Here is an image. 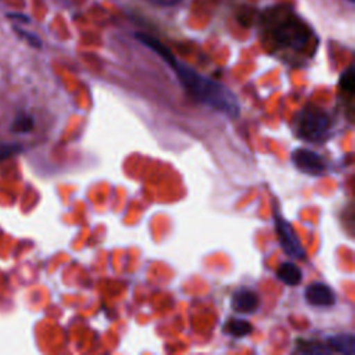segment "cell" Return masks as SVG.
I'll list each match as a JSON object with an SVG mask.
<instances>
[{"mask_svg":"<svg viewBox=\"0 0 355 355\" xmlns=\"http://www.w3.org/2000/svg\"><path fill=\"white\" fill-rule=\"evenodd\" d=\"M275 225H276V233H277L279 241H280L283 250L286 251V254H288L294 258H302L305 251H304L297 234L294 233L291 225L277 214L275 215Z\"/></svg>","mask_w":355,"mask_h":355,"instance_id":"277c9868","label":"cell"},{"mask_svg":"<svg viewBox=\"0 0 355 355\" xmlns=\"http://www.w3.org/2000/svg\"><path fill=\"white\" fill-rule=\"evenodd\" d=\"M35 121L29 114H18L11 125V130L17 133H28L33 129Z\"/></svg>","mask_w":355,"mask_h":355,"instance_id":"8fae6325","label":"cell"},{"mask_svg":"<svg viewBox=\"0 0 355 355\" xmlns=\"http://www.w3.org/2000/svg\"><path fill=\"white\" fill-rule=\"evenodd\" d=\"M305 300L315 306H330L336 302V295L327 284L315 282L305 288Z\"/></svg>","mask_w":355,"mask_h":355,"instance_id":"5b68a950","label":"cell"},{"mask_svg":"<svg viewBox=\"0 0 355 355\" xmlns=\"http://www.w3.org/2000/svg\"><path fill=\"white\" fill-rule=\"evenodd\" d=\"M331 126L329 115L320 108H305L300 114L298 121V133L302 139L308 141L322 140Z\"/></svg>","mask_w":355,"mask_h":355,"instance_id":"7a4b0ae2","label":"cell"},{"mask_svg":"<svg viewBox=\"0 0 355 355\" xmlns=\"http://www.w3.org/2000/svg\"><path fill=\"white\" fill-rule=\"evenodd\" d=\"M258 295L248 288H240L232 297V308L240 313H251L258 308Z\"/></svg>","mask_w":355,"mask_h":355,"instance_id":"52a82bcc","label":"cell"},{"mask_svg":"<svg viewBox=\"0 0 355 355\" xmlns=\"http://www.w3.org/2000/svg\"><path fill=\"white\" fill-rule=\"evenodd\" d=\"M14 31H15L22 39H25L32 47H36V49H40V47H42V40H40V37H39L37 35H35V33H32V32H28V31H25V29H21V28H18V26H14Z\"/></svg>","mask_w":355,"mask_h":355,"instance_id":"5bb4252c","label":"cell"},{"mask_svg":"<svg viewBox=\"0 0 355 355\" xmlns=\"http://www.w3.org/2000/svg\"><path fill=\"white\" fill-rule=\"evenodd\" d=\"M306 37H308L306 31L297 24L283 25L276 33V39L279 43H283L291 47L302 46L306 42Z\"/></svg>","mask_w":355,"mask_h":355,"instance_id":"8992f818","label":"cell"},{"mask_svg":"<svg viewBox=\"0 0 355 355\" xmlns=\"http://www.w3.org/2000/svg\"><path fill=\"white\" fill-rule=\"evenodd\" d=\"M349 1H354V0H349Z\"/></svg>","mask_w":355,"mask_h":355,"instance_id":"e0dca14e","label":"cell"},{"mask_svg":"<svg viewBox=\"0 0 355 355\" xmlns=\"http://www.w3.org/2000/svg\"><path fill=\"white\" fill-rule=\"evenodd\" d=\"M326 347L338 354L354 355L355 354V337L352 334H338L327 338Z\"/></svg>","mask_w":355,"mask_h":355,"instance_id":"ba28073f","label":"cell"},{"mask_svg":"<svg viewBox=\"0 0 355 355\" xmlns=\"http://www.w3.org/2000/svg\"><path fill=\"white\" fill-rule=\"evenodd\" d=\"M153 4H158V6H166V7H171V6H175L178 4L180 0H147Z\"/></svg>","mask_w":355,"mask_h":355,"instance_id":"9a60e30c","label":"cell"},{"mask_svg":"<svg viewBox=\"0 0 355 355\" xmlns=\"http://www.w3.org/2000/svg\"><path fill=\"white\" fill-rule=\"evenodd\" d=\"M166 64L175 71L180 83L197 101L229 116L239 115L240 107L237 98L226 86L198 73L196 69L176 60L175 55Z\"/></svg>","mask_w":355,"mask_h":355,"instance_id":"6da1fadb","label":"cell"},{"mask_svg":"<svg viewBox=\"0 0 355 355\" xmlns=\"http://www.w3.org/2000/svg\"><path fill=\"white\" fill-rule=\"evenodd\" d=\"M340 86L344 92H347L349 96L354 94V89H355V79H354V72H352V68H348L343 76H341V80H340Z\"/></svg>","mask_w":355,"mask_h":355,"instance_id":"7c38bea8","label":"cell"},{"mask_svg":"<svg viewBox=\"0 0 355 355\" xmlns=\"http://www.w3.org/2000/svg\"><path fill=\"white\" fill-rule=\"evenodd\" d=\"M225 330L233 337H244L251 333L252 326L244 319H229Z\"/></svg>","mask_w":355,"mask_h":355,"instance_id":"30bf717a","label":"cell"},{"mask_svg":"<svg viewBox=\"0 0 355 355\" xmlns=\"http://www.w3.org/2000/svg\"><path fill=\"white\" fill-rule=\"evenodd\" d=\"M276 276L280 282H283L287 286H297L301 283L302 273H301V269L293 262H283L277 268Z\"/></svg>","mask_w":355,"mask_h":355,"instance_id":"9c48e42d","label":"cell"},{"mask_svg":"<svg viewBox=\"0 0 355 355\" xmlns=\"http://www.w3.org/2000/svg\"><path fill=\"white\" fill-rule=\"evenodd\" d=\"M7 17H8V18H11V19L22 21V22H29V18H28L26 15H24V14H17V12H8V14H7Z\"/></svg>","mask_w":355,"mask_h":355,"instance_id":"2e32d148","label":"cell"},{"mask_svg":"<svg viewBox=\"0 0 355 355\" xmlns=\"http://www.w3.org/2000/svg\"><path fill=\"white\" fill-rule=\"evenodd\" d=\"M19 151H22V147L18 143H0V161L18 154Z\"/></svg>","mask_w":355,"mask_h":355,"instance_id":"4fadbf2b","label":"cell"},{"mask_svg":"<svg viewBox=\"0 0 355 355\" xmlns=\"http://www.w3.org/2000/svg\"><path fill=\"white\" fill-rule=\"evenodd\" d=\"M291 159L301 172L312 176L323 175L327 168L324 159L318 153L308 148H297L293 151Z\"/></svg>","mask_w":355,"mask_h":355,"instance_id":"3957f363","label":"cell"}]
</instances>
